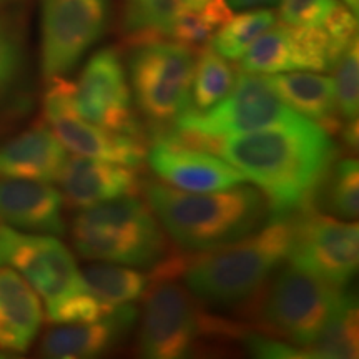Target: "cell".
Instances as JSON below:
<instances>
[{
  "instance_id": "1",
  "label": "cell",
  "mask_w": 359,
  "mask_h": 359,
  "mask_svg": "<svg viewBox=\"0 0 359 359\" xmlns=\"http://www.w3.org/2000/svg\"><path fill=\"white\" fill-rule=\"evenodd\" d=\"M177 135L240 170L266 196L273 218H290L313 208L314 191L336 160L330 133L302 115L276 127L226 137Z\"/></svg>"
},
{
  "instance_id": "2",
  "label": "cell",
  "mask_w": 359,
  "mask_h": 359,
  "mask_svg": "<svg viewBox=\"0 0 359 359\" xmlns=\"http://www.w3.org/2000/svg\"><path fill=\"white\" fill-rule=\"evenodd\" d=\"M143 195L175 245L190 253L236 243L264 226L271 215L266 196L243 183L215 193H191L148 182Z\"/></svg>"
},
{
  "instance_id": "3",
  "label": "cell",
  "mask_w": 359,
  "mask_h": 359,
  "mask_svg": "<svg viewBox=\"0 0 359 359\" xmlns=\"http://www.w3.org/2000/svg\"><path fill=\"white\" fill-rule=\"evenodd\" d=\"M293 217L271 222L223 248L195 253L182 264L185 286L200 304L223 311L246 309L288 258Z\"/></svg>"
},
{
  "instance_id": "4",
  "label": "cell",
  "mask_w": 359,
  "mask_h": 359,
  "mask_svg": "<svg viewBox=\"0 0 359 359\" xmlns=\"http://www.w3.org/2000/svg\"><path fill=\"white\" fill-rule=\"evenodd\" d=\"M2 264L29 281L45 302V314L53 325L97 321L114 309L88 290L70 250L55 236L29 235L0 224Z\"/></svg>"
},
{
  "instance_id": "5",
  "label": "cell",
  "mask_w": 359,
  "mask_h": 359,
  "mask_svg": "<svg viewBox=\"0 0 359 359\" xmlns=\"http://www.w3.org/2000/svg\"><path fill=\"white\" fill-rule=\"evenodd\" d=\"M72 241L82 258L155 268L167 259V238L150 210L133 196L83 208L72 223Z\"/></svg>"
},
{
  "instance_id": "6",
  "label": "cell",
  "mask_w": 359,
  "mask_h": 359,
  "mask_svg": "<svg viewBox=\"0 0 359 359\" xmlns=\"http://www.w3.org/2000/svg\"><path fill=\"white\" fill-rule=\"evenodd\" d=\"M348 291L334 288L303 269L281 266L245 311L269 336L308 348L346 299Z\"/></svg>"
},
{
  "instance_id": "7",
  "label": "cell",
  "mask_w": 359,
  "mask_h": 359,
  "mask_svg": "<svg viewBox=\"0 0 359 359\" xmlns=\"http://www.w3.org/2000/svg\"><path fill=\"white\" fill-rule=\"evenodd\" d=\"M175 275L155 268L143 306L138 354L148 359H178L193 353L206 336H235L238 327L219 318L206 316L187 286L173 281Z\"/></svg>"
},
{
  "instance_id": "8",
  "label": "cell",
  "mask_w": 359,
  "mask_h": 359,
  "mask_svg": "<svg viewBox=\"0 0 359 359\" xmlns=\"http://www.w3.org/2000/svg\"><path fill=\"white\" fill-rule=\"evenodd\" d=\"M193 72L191 47L161 39L138 42L128 58L137 109L154 125H172L191 109Z\"/></svg>"
},
{
  "instance_id": "9",
  "label": "cell",
  "mask_w": 359,
  "mask_h": 359,
  "mask_svg": "<svg viewBox=\"0 0 359 359\" xmlns=\"http://www.w3.org/2000/svg\"><path fill=\"white\" fill-rule=\"evenodd\" d=\"M262 74L243 72L231 92L206 110H188L172 123L187 137H226L273 127L298 118Z\"/></svg>"
},
{
  "instance_id": "10",
  "label": "cell",
  "mask_w": 359,
  "mask_h": 359,
  "mask_svg": "<svg viewBox=\"0 0 359 359\" xmlns=\"http://www.w3.org/2000/svg\"><path fill=\"white\" fill-rule=\"evenodd\" d=\"M290 263L334 288H348L359 264L358 223L318 213L293 215Z\"/></svg>"
},
{
  "instance_id": "11",
  "label": "cell",
  "mask_w": 359,
  "mask_h": 359,
  "mask_svg": "<svg viewBox=\"0 0 359 359\" xmlns=\"http://www.w3.org/2000/svg\"><path fill=\"white\" fill-rule=\"evenodd\" d=\"M110 0H42L40 69L45 82L65 77L102 39Z\"/></svg>"
},
{
  "instance_id": "12",
  "label": "cell",
  "mask_w": 359,
  "mask_h": 359,
  "mask_svg": "<svg viewBox=\"0 0 359 359\" xmlns=\"http://www.w3.org/2000/svg\"><path fill=\"white\" fill-rule=\"evenodd\" d=\"M43 116L45 123L57 135L62 145L74 154L133 168L140 167L147 158L142 138L111 132L85 120L75 109L74 82L65 77L47 82Z\"/></svg>"
},
{
  "instance_id": "13",
  "label": "cell",
  "mask_w": 359,
  "mask_h": 359,
  "mask_svg": "<svg viewBox=\"0 0 359 359\" xmlns=\"http://www.w3.org/2000/svg\"><path fill=\"white\" fill-rule=\"evenodd\" d=\"M74 103L88 122L142 138V123L132 105L127 72L115 48L93 53L74 83Z\"/></svg>"
},
{
  "instance_id": "14",
  "label": "cell",
  "mask_w": 359,
  "mask_h": 359,
  "mask_svg": "<svg viewBox=\"0 0 359 359\" xmlns=\"http://www.w3.org/2000/svg\"><path fill=\"white\" fill-rule=\"evenodd\" d=\"M323 29H302L280 22L251 43L240 58L243 72L285 74L294 70H331L343 55Z\"/></svg>"
},
{
  "instance_id": "15",
  "label": "cell",
  "mask_w": 359,
  "mask_h": 359,
  "mask_svg": "<svg viewBox=\"0 0 359 359\" xmlns=\"http://www.w3.org/2000/svg\"><path fill=\"white\" fill-rule=\"evenodd\" d=\"M147 158L156 177L182 191H222L246 182L222 156L183 142L177 133H158Z\"/></svg>"
},
{
  "instance_id": "16",
  "label": "cell",
  "mask_w": 359,
  "mask_h": 359,
  "mask_svg": "<svg viewBox=\"0 0 359 359\" xmlns=\"http://www.w3.org/2000/svg\"><path fill=\"white\" fill-rule=\"evenodd\" d=\"M138 320V309L120 304L97 321L67 323L48 330L40 343V356L53 359H90L114 349L127 338Z\"/></svg>"
},
{
  "instance_id": "17",
  "label": "cell",
  "mask_w": 359,
  "mask_h": 359,
  "mask_svg": "<svg viewBox=\"0 0 359 359\" xmlns=\"http://www.w3.org/2000/svg\"><path fill=\"white\" fill-rule=\"evenodd\" d=\"M62 208V193L50 182L0 177V224L35 235H64Z\"/></svg>"
},
{
  "instance_id": "18",
  "label": "cell",
  "mask_w": 359,
  "mask_h": 359,
  "mask_svg": "<svg viewBox=\"0 0 359 359\" xmlns=\"http://www.w3.org/2000/svg\"><path fill=\"white\" fill-rule=\"evenodd\" d=\"M57 182H60L65 203L80 210L122 196H133L142 185L133 167L82 155L67 156Z\"/></svg>"
},
{
  "instance_id": "19",
  "label": "cell",
  "mask_w": 359,
  "mask_h": 359,
  "mask_svg": "<svg viewBox=\"0 0 359 359\" xmlns=\"http://www.w3.org/2000/svg\"><path fill=\"white\" fill-rule=\"evenodd\" d=\"M65 160V147L50 127L39 120L0 145V177L55 182Z\"/></svg>"
},
{
  "instance_id": "20",
  "label": "cell",
  "mask_w": 359,
  "mask_h": 359,
  "mask_svg": "<svg viewBox=\"0 0 359 359\" xmlns=\"http://www.w3.org/2000/svg\"><path fill=\"white\" fill-rule=\"evenodd\" d=\"M43 321L39 294L17 269L0 266V351L25 353Z\"/></svg>"
},
{
  "instance_id": "21",
  "label": "cell",
  "mask_w": 359,
  "mask_h": 359,
  "mask_svg": "<svg viewBox=\"0 0 359 359\" xmlns=\"http://www.w3.org/2000/svg\"><path fill=\"white\" fill-rule=\"evenodd\" d=\"M266 79L276 95L291 110L321 125L327 133H339L344 122L336 109L333 79L309 72L299 74L296 70L294 74L285 72Z\"/></svg>"
},
{
  "instance_id": "22",
  "label": "cell",
  "mask_w": 359,
  "mask_h": 359,
  "mask_svg": "<svg viewBox=\"0 0 359 359\" xmlns=\"http://www.w3.org/2000/svg\"><path fill=\"white\" fill-rule=\"evenodd\" d=\"M210 0H123L122 29L135 42L168 37L175 20Z\"/></svg>"
},
{
  "instance_id": "23",
  "label": "cell",
  "mask_w": 359,
  "mask_h": 359,
  "mask_svg": "<svg viewBox=\"0 0 359 359\" xmlns=\"http://www.w3.org/2000/svg\"><path fill=\"white\" fill-rule=\"evenodd\" d=\"M24 77V35L15 20L0 15V118L25 109Z\"/></svg>"
},
{
  "instance_id": "24",
  "label": "cell",
  "mask_w": 359,
  "mask_h": 359,
  "mask_svg": "<svg viewBox=\"0 0 359 359\" xmlns=\"http://www.w3.org/2000/svg\"><path fill=\"white\" fill-rule=\"evenodd\" d=\"M314 210L330 217L346 219L358 218L359 212V168L354 158L334 160L314 191Z\"/></svg>"
},
{
  "instance_id": "25",
  "label": "cell",
  "mask_w": 359,
  "mask_h": 359,
  "mask_svg": "<svg viewBox=\"0 0 359 359\" xmlns=\"http://www.w3.org/2000/svg\"><path fill=\"white\" fill-rule=\"evenodd\" d=\"M82 276L88 290L109 308L140 299L150 288V276L116 263H100L85 268Z\"/></svg>"
},
{
  "instance_id": "26",
  "label": "cell",
  "mask_w": 359,
  "mask_h": 359,
  "mask_svg": "<svg viewBox=\"0 0 359 359\" xmlns=\"http://www.w3.org/2000/svg\"><path fill=\"white\" fill-rule=\"evenodd\" d=\"M358 308L356 298L348 293L346 299L326 323L318 338L304 348L306 358L349 359L358 356Z\"/></svg>"
},
{
  "instance_id": "27",
  "label": "cell",
  "mask_w": 359,
  "mask_h": 359,
  "mask_svg": "<svg viewBox=\"0 0 359 359\" xmlns=\"http://www.w3.org/2000/svg\"><path fill=\"white\" fill-rule=\"evenodd\" d=\"M235 85V69L213 47H203L195 60L191 83L193 110H206L222 102Z\"/></svg>"
},
{
  "instance_id": "28",
  "label": "cell",
  "mask_w": 359,
  "mask_h": 359,
  "mask_svg": "<svg viewBox=\"0 0 359 359\" xmlns=\"http://www.w3.org/2000/svg\"><path fill=\"white\" fill-rule=\"evenodd\" d=\"M275 24L276 13L268 8H253L231 15L212 37V47L226 60H240L251 43Z\"/></svg>"
},
{
  "instance_id": "29",
  "label": "cell",
  "mask_w": 359,
  "mask_h": 359,
  "mask_svg": "<svg viewBox=\"0 0 359 359\" xmlns=\"http://www.w3.org/2000/svg\"><path fill=\"white\" fill-rule=\"evenodd\" d=\"M233 8L226 0H210L205 6L180 15L170 29L168 37L187 47H198L212 40L224 22L230 20Z\"/></svg>"
},
{
  "instance_id": "30",
  "label": "cell",
  "mask_w": 359,
  "mask_h": 359,
  "mask_svg": "<svg viewBox=\"0 0 359 359\" xmlns=\"http://www.w3.org/2000/svg\"><path fill=\"white\" fill-rule=\"evenodd\" d=\"M334 97L336 109L343 122L358 120L359 110V57L358 40L349 45L336 62Z\"/></svg>"
},
{
  "instance_id": "31",
  "label": "cell",
  "mask_w": 359,
  "mask_h": 359,
  "mask_svg": "<svg viewBox=\"0 0 359 359\" xmlns=\"http://www.w3.org/2000/svg\"><path fill=\"white\" fill-rule=\"evenodd\" d=\"M341 6L339 0H280V20L302 29H323Z\"/></svg>"
},
{
  "instance_id": "32",
  "label": "cell",
  "mask_w": 359,
  "mask_h": 359,
  "mask_svg": "<svg viewBox=\"0 0 359 359\" xmlns=\"http://www.w3.org/2000/svg\"><path fill=\"white\" fill-rule=\"evenodd\" d=\"M243 343L246 351L255 358H306L303 349L293 346L291 343H286L283 339H275L273 336L264 334H245Z\"/></svg>"
},
{
  "instance_id": "33",
  "label": "cell",
  "mask_w": 359,
  "mask_h": 359,
  "mask_svg": "<svg viewBox=\"0 0 359 359\" xmlns=\"http://www.w3.org/2000/svg\"><path fill=\"white\" fill-rule=\"evenodd\" d=\"M228 6L231 8H257L263 6H275V4L280 2V0H226Z\"/></svg>"
},
{
  "instance_id": "34",
  "label": "cell",
  "mask_w": 359,
  "mask_h": 359,
  "mask_svg": "<svg viewBox=\"0 0 359 359\" xmlns=\"http://www.w3.org/2000/svg\"><path fill=\"white\" fill-rule=\"evenodd\" d=\"M344 4H346V7L349 11L358 13V7H359V0H343Z\"/></svg>"
},
{
  "instance_id": "35",
  "label": "cell",
  "mask_w": 359,
  "mask_h": 359,
  "mask_svg": "<svg viewBox=\"0 0 359 359\" xmlns=\"http://www.w3.org/2000/svg\"><path fill=\"white\" fill-rule=\"evenodd\" d=\"M6 2H11V0H0V4H6Z\"/></svg>"
}]
</instances>
